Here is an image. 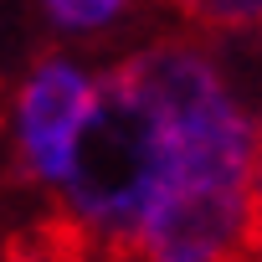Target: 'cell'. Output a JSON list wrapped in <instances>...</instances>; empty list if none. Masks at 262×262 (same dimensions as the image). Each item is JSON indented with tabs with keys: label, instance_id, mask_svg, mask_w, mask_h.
Masks as SVG:
<instances>
[{
	"label": "cell",
	"instance_id": "6da1fadb",
	"mask_svg": "<svg viewBox=\"0 0 262 262\" xmlns=\"http://www.w3.org/2000/svg\"><path fill=\"white\" fill-rule=\"evenodd\" d=\"M175 165V134L160 103L123 62L93 82V108L67 155V211L93 252H134V236L165 190Z\"/></svg>",
	"mask_w": 262,
	"mask_h": 262
},
{
	"label": "cell",
	"instance_id": "7a4b0ae2",
	"mask_svg": "<svg viewBox=\"0 0 262 262\" xmlns=\"http://www.w3.org/2000/svg\"><path fill=\"white\" fill-rule=\"evenodd\" d=\"M88 108H93V82L77 62L67 57L36 62V72L21 82V98H16V155L31 170V180L62 185Z\"/></svg>",
	"mask_w": 262,
	"mask_h": 262
},
{
	"label": "cell",
	"instance_id": "3957f363",
	"mask_svg": "<svg viewBox=\"0 0 262 262\" xmlns=\"http://www.w3.org/2000/svg\"><path fill=\"white\" fill-rule=\"evenodd\" d=\"M0 262H93V242L72 221H52V226L11 236L0 247Z\"/></svg>",
	"mask_w": 262,
	"mask_h": 262
},
{
	"label": "cell",
	"instance_id": "277c9868",
	"mask_svg": "<svg viewBox=\"0 0 262 262\" xmlns=\"http://www.w3.org/2000/svg\"><path fill=\"white\" fill-rule=\"evenodd\" d=\"M165 6H175L185 21L211 26V31H247V26H262V0H165Z\"/></svg>",
	"mask_w": 262,
	"mask_h": 262
},
{
	"label": "cell",
	"instance_id": "5b68a950",
	"mask_svg": "<svg viewBox=\"0 0 262 262\" xmlns=\"http://www.w3.org/2000/svg\"><path fill=\"white\" fill-rule=\"evenodd\" d=\"M128 0H47V16L57 26H72V31H88V26H103L113 21Z\"/></svg>",
	"mask_w": 262,
	"mask_h": 262
},
{
	"label": "cell",
	"instance_id": "8992f818",
	"mask_svg": "<svg viewBox=\"0 0 262 262\" xmlns=\"http://www.w3.org/2000/svg\"><path fill=\"white\" fill-rule=\"evenodd\" d=\"M252 262H262V155H257V175H252Z\"/></svg>",
	"mask_w": 262,
	"mask_h": 262
}]
</instances>
